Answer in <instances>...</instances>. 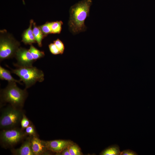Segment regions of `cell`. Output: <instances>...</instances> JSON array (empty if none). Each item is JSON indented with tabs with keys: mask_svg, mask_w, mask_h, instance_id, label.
Returning a JSON list of instances; mask_svg holds the SVG:
<instances>
[{
	"mask_svg": "<svg viewBox=\"0 0 155 155\" xmlns=\"http://www.w3.org/2000/svg\"><path fill=\"white\" fill-rule=\"evenodd\" d=\"M33 22V20H30L29 27L24 31L22 34V41L26 44L31 45L32 43L36 42L34 38L32 29Z\"/></svg>",
	"mask_w": 155,
	"mask_h": 155,
	"instance_id": "obj_11",
	"label": "cell"
},
{
	"mask_svg": "<svg viewBox=\"0 0 155 155\" xmlns=\"http://www.w3.org/2000/svg\"><path fill=\"white\" fill-rule=\"evenodd\" d=\"M92 4V0H83L70 8L68 25L69 30L73 34H76L86 30L85 21L89 16Z\"/></svg>",
	"mask_w": 155,
	"mask_h": 155,
	"instance_id": "obj_1",
	"label": "cell"
},
{
	"mask_svg": "<svg viewBox=\"0 0 155 155\" xmlns=\"http://www.w3.org/2000/svg\"><path fill=\"white\" fill-rule=\"evenodd\" d=\"M44 142L47 150L57 154L73 143L70 140H62L44 141Z\"/></svg>",
	"mask_w": 155,
	"mask_h": 155,
	"instance_id": "obj_8",
	"label": "cell"
},
{
	"mask_svg": "<svg viewBox=\"0 0 155 155\" xmlns=\"http://www.w3.org/2000/svg\"><path fill=\"white\" fill-rule=\"evenodd\" d=\"M24 113L20 108L10 105L2 111L0 118V128L3 129L15 127L20 122Z\"/></svg>",
	"mask_w": 155,
	"mask_h": 155,
	"instance_id": "obj_5",
	"label": "cell"
},
{
	"mask_svg": "<svg viewBox=\"0 0 155 155\" xmlns=\"http://www.w3.org/2000/svg\"><path fill=\"white\" fill-rule=\"evenodd\" d=\"M38 27L44 36L48 34H51L50 22H46L44 24Z\"/></svg>",
	"mask_w": 155,
	"mask_h": 155,
	"instance_id": "obj_18",
	"label": "cell"
},
{
	"mask_svg": "<svg viewBox=\"0 0 155 155\" xmlns=\"http://www.w3.org/2000/svg\"><path fill=\"white\" fill-rule=\"evenodd\" d=\"M28 50L35 61L45 56L44 52L38 50L32 44L30 45V49Z\"/></svg>",
	"mask_w": 155,
	"mask_h": 155,
	"instance_id": "obj_15",
	"label": "cell"
},
{
	"mask_svg": "<svg viewBox=\"0 0 155 155\" xmlns=\"http://www.w3.org/2000/svg\"><path fill=\"white\" fill-rule=\"evenodd\" d=\"M33 26L32 30L34 38L38 46L41 47L42 46V40L45 36L39 27L36 26L35 22H33Z\"/></svg>",
	"mask_w": 155,
	"mask_h": 155,
	"instance_id": "obj_13",
	"label": "cell"
},
{
	"mask_svg": "<svg viewBox=\"0 0 155 155\" xmlns=\"http://www.w3.org/2000/svg\"><path fill=\"white\" fill-rule=\"evenodd\" d=\"M20 45V42L6 30H0V61L15 57Z\"/></svg>",
	"mask_w": 155,
	"mask_h": 155,
	"instance_id": "obj_4",
	"label": "cell"
},
{
	"mask_svg": "<svg viewBox=\"0 0 155 155\" xmlns=\"http://www.w3.org/2000/svg\"><path fill=\"white\" fill-rule=\"evenodd\" d=\"M25 132L27 135L29 136H34L36 135L34 127L32 123L25 129Z\"/></svg>",
	"mask_w": 155,
	"mask_h": 155,
	"instance_id": "obj_20",
	"label": "cell"
},
{
	"mask_svg": "<svg viewBox=\"0 0 155 155\" xmlns=\"http://www.w3.org/2000/svg\"><path fill=\"white\" fill-rule=\"evenodd\" d=\"M20 123L21 129L24 130L31 123L25 115L24 114L21 120Z\"/></svg>",
	"mask_w": 155,
	"mask_h": 155,
	"instance_id": "obj_19",
	"label": "cell"
},
{
	"mask_svg": "<svg viewBox=\"0 0 155 155\" xmlns=\"http://www.w3.org/2000/svg\"><path fill=\"white\" fill-rule=\"evenodd\" d=\"M53 43L60 51L61 54H63L65 50V46L63 43L58 38L53 41Z\"/></svg>",
	"mask_w": 155,
	"mask_h": 155,
	"instance_id": "obj_21",
	"label": "cell"
},
{
	"mask_svg": "<svg viewBox=\"0 0 155 155\" xmlns=\"http://www.w3.org/2000/svg\"><path fill=\"white\" fill-rule=\"evenodd\" d=\"M120 151L119 146L116 144L107 148L100 154L101 155H120Z\"/></svg>",
	"mask_w": 155,
	"mask_h": 155,
	"instance_id": "obj_14",
	"label": "cell"
},
{
	"mask_svg": "<svg viewBox=\"0 0 155 155\" xmlns=\"http://www.w3.org/2000/svg\"><path fill=\"white\" fill-rule=\"evenodd\" d=\"M31 147L34 155L49 154L44 140H40L37 135L32 136L31 140Z\"/></svg>",
	"mask_w": 155,
	"mask_h": 155,
	"instance_id": "obj_9",
	"label": "cell"
},
{
	"mask_svg": "<svg viewBox=\"0 0 155 155\" xmlns=\"http://www.w3.org/2000/svg\"><path fill=\"white\" fill-rule=\"evenodd\" d=\"M63 24L61 21L50 22L51 34H59L61 30Z\"/></svg>",
	"mask_w": 155,
	"mask_h": 155,
	"instance_id": "obj_16",
	"label": "cell"
},
{
	"mask_svg": "<svg viewBox=\"0 0 155 155\" xmlns=\"http://www.w3.org/2000/svg\"><path fill=\"white\" fill-rule=\"evenodd\" d=\"M32 137L29 136L27 137L20 148L11 150L12 154L15 155H34L31 147Z\"/></svg>",
	"mask_w": 155,
	"mask_h": 155,
	"instance_id": "obj_10",
	"label": "cell"
},
{
	"mask_svg": "<svg viewBox=\"0 0 155 155\" xmlns=\"http://www.w3.org/2000/svg\"><path fill=\"white\" fill-rule=\"evenodd\" d=\"M21 128L17 127L3 129L0 133V143L4 148L12 147L23 140L27 135Z\"/></svg>",
	"mask_w": 155,
	"mask_h": 155,
	"instance_id": "obj_6",
	"label": "cell"
},
{
	"mask_svg": "<svg viewBox=\"0 0 155 155\" xmlns=\"http://www.w3.org/2000/svg\"><path fill=\"white\" fill-rule=\"evenodd\" d=\"M61 155H70L69 152L68 147L64 150L58 154Z\"/></svg>",
	"mask_w": 155,
	"mask_h": 155,
	"instance_id": "obj_24",
	"label": "cell"
},
{
	"mask_svg": "<svg viewBox=\"0 0 155 155\" xmlns=\"http://www.w3.org/2000/svg\"><path fill=\"white\" fill-rule=\"evenodd\" d=\"M68 149L70 155H83L80 147L74 142L69 146Z\"/></svg>",
	"mask_w": 155,
	"mask_h": 155,
	"instance_id": "obj_17",
	"label": "cell"
},
{
	"mask_svg": "<svg viewBox=\"0 0 155 155\" xmlns=\"http://www.w3.org/2000/svg\"><path fill=\"white\" fill-rule=\"evenodd\" d=\"M0 78L2 80L7 81L8 82H14L22 84L21 81L14 79L11 74L9 70L0 66Z\"/></svg>",
	"mask_w": 155,
	"mask_h": 155,
	"instance_id": "obj_12",
	"label": "cell"
},
{
	"mask_svg": "<svg viewBox=\"0 0 155 155\" xmlns=\"http://www.w3.org/2000/svg\"><path fill=\"white\" fill-rule=\"evenodd\" d=\"M16 83L8 82L6 88L1 91V102L9 103L14 107L20 108L24 105L28 93L26 88L21 89Z\"/></svg>",
	"mask_w": 155,
	"mask_h": 155,
	"instance_id": "obj_2",
	"label": "cell"
},
{
	"mask_svg": "<svg viewBox=\"0 0 155 155\" xmlns=\"http://www.w3.org/2000/svg\"><path fill=\"white\" fill-rule=\"evenodd\" d=\"M12 72L20 78L26 89L29 88L37 82H42L44 80V74L42 71L33 66L27 67H19L11 69Z\"/></svg>",
	"mask_w": 155,
	"mask_h": 155,
	"instance_id": "obj_3",
	"label": "cell"
},
{
	"mask_svg": "<svg viewBox=\"0 0 155 155\" xmlns=\"http://www.w3.org/2000/svg\"><path fill=\"white\" fill-rule=\"evenodd\" d=\"M49 51L51 53L54 55L61 54L60 52L55 44L51 43L49 45Z\"/></svg>",
	"mask_w": 155,
	"mask_h": 155,
	"instance_id": "obj_22",
	"label": "cell"
},
{
	"mask_svg": "<svg viewBox=\"0 0 155 155\" xmlns=\"http://www.w3.org/2000/svg\"><path fill=\"white\" fill-rule=\"evenodd\" d=\"M15 57L17 61L15 66L17 67H31L35 61L29 50L24 48L18 49Z\"/></svg>",
	"mask_w": 155,
	"mask_h": 155,
	"instance_id": "obj_7",
	"label": "cell"
},
{
	"mask_svg": "<svg viewBox=\"0 0 155 155\" xmlns=\"http://www.w3.org/2000/svg\"><path fill=\"white\" fill-rule=\"evenodd\" d=\"M135 152L130 149H126L121 152L120 155H137Z\"/></svg>",
	"mask_w": 155,
	"mask_h": 155,
	"instance_id": "obj_23",
	"label": "cell"
}]
</instances>
